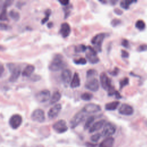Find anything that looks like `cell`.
<instances>
[{
  "instance_id": "cell-47",
  "label": "cell",
  "mask_w": 147,
  "mask_h": 147,
  "mask_svg": "<svg viewBox=\"0 0 147 147\" xmlns=\"http://www.w3.org/2000/svg\"><path fill=\"white\" fill-rule=\"evenodd\" d=\"M5 49V48L1 45H0V51H3Z\"/></svg>"
},
{
  "instance_id": "cell-15",
  "label": "cell",
  "mask_w": 147,
  "mask_h": 147,
  "mask_svg": "<svg viewBox=\"0 0 147 147\" xmlns=\"http://www.w3.org/2000/svg\"><path fill=\"white\" fill-rule=\"evenodd\" d=\"M61 105L57 103L53 106L48 112V117L49 119H54L57 117L61 110Z\"/></svg>"
},
{
  "instance_id": "cell-24",
  "label": "cell",
  "mask_w": 147,
  "mask_h": 147,
  "mask_svg": "<svg viewBox=\"0 0 147 147\" xmlns=\"http://www.w3.org/2000/svg\"><path fill=\"white\" fill-rule=\"evenodd\" d=\"M137 2L136 1H129V0H125V1H121L120 2V6L124 9H128L130 6V5L133 3Z\"/></svg>"
},
{
  "instance_id": "cell-6",
  "label": "cell",
  "mask_w": 147,
  "mask_h": 147,
  "mask_svg": "<svg viewBox=\"0 0 147 147\" xmlns=\"http://www.w3.org/2000/svg\"><path fill=\"white\" fill-rule=\"evenodd\" d=\"M88 51L86 53V56L88 59V61L91 64H96L99 61V59L97 56L96 51L92 47L88 46L87 47Z\"/></svg>"
},
{
  "instance_id": "cell-45",
  "label": "cell",
  "mask_w": 147,
  "mask_h": 147,
  "mask_svg": "<svg viewBox=\"0 0 147 147\" xmlns=\"http://www.w3.org/2000/svg\"><path fill=\"white\" fill-rule=\"evenodd\" d=\"M114 12L117 14H118V15H121L122 14V11H121L120 9H114Z\"/></svg>"
},
{
  "instance_id": "cell-31",
  "label": "cell",
  "mask_w": 147,
  "mask_h": 147,
  "mask_svg": "<svg viewBox=\"0 0 147 147\" xmlns=\"http://www.w3.org/2000/svg\"><path fill=\"white\" fill-rule=\"evenodd\" d=\"M9 16L11 18H12L13 20H14L16 21L18 20L20 18L19 13L14 10H12L9 12Z\"/></svg>"
},
{
  "instance_id": "cell-4",
  "label": "cell",
  "mask_w": 147,
  "mask_h": 147,
  "mask_svg": "<svg viewBox=\"0 0 147 147\" xmlns=\"http://www.w3.org/2000/svg\"><path fill=\"white\" fill-rule=\"evenodd\" d=\"M85 114H86L84 113L82 110L79 111L76 114H75V115L70 120V122H69L70 127L72 129H74L78 125H79V124L84 120L86 117Z\"/></svg>"
},
{
  "instance_id": "cell-28",
  "label": "cell",
  "mask_w": 147,
  "mask_h": 147,
  "mask_svg": "<svg viewBox=\"0 0 147 147\" xmlns=\"http://www.w3.org/2000/svg\"><path fill=\"white\" fill-rule=\"evenodd\" d=\"M87 49V47L83 44H80L78 45H76L75 47V51L76 53H80V52H84L86 51Z\"/></svg>"
},
{
  "instance_id": "cell-23",
  "label": "cell",
  "mask_w": 147,
  "mask_h": 147,
  "mask_svg": "<svg viewBox=\"0 0 147 147\" xmlns=\"http://www.w3.org/2000/svg\"><path fill=\"white\" fill-rule=\"evenodd\" d=\"M61 95L59 91H55L50 98V104H55L61 99Z\"/></svg>"
},
{
  "instance_id": "cell-3",
  "label": "cell",
  "mask_w": 147,
  "mask_h": 147,
  "mask_svg": "<svg viewBox=\"0 0 147 147\" xmlns=\"http://www.w3.org/2000/svg\"><path fill=\"white\" fill-rule=\"evenodd\" d=\"M106 34L104 33H100L94 36L91 39V43L94 45L97 51L100 52L102 50V44Z\"/></svg>"
},
{
  "instance_id": "cell-30",
  "label": "cell",
  "mask_w": 147,
  "mask_h": 147,
  "mask_svg": "<svg viewBox=\"0 0 147 147\" xmlns=\"http://www.w3.org/2000/svg\"><path fill=\"white\" fill-rule=\"evenodd\" d=\"M92 97H93V95L90 92L83 93L80 96L81 99L85 101L90 100L92 98Z\"/></svg>"
},
{
  "instance_id": "cell-8",
  "label": "cell",
  "mask_w": 147,
  "mask_h": 147,
  "mask_svg": "<svg viewBox=\"0 0 147 147\" xmlns=\"http://www.w3.org/2000/svg\"><path fill=\"white\" fill-rule=\"evenodd\" d=\"M99 79L101 86L102 88L104 89L105 90L108 91L109 89L113 86L111 85V79L107 76V74L105 72H101L99 76Z\"/></svg>"
},
{
  "instance_id": "cell-34",
  "label": "cell",
  "mask_w": 147,
  "mask_h": 147,
  "mask_svg": "<svg viewBox=\"0 0 147 147\" xmlns=\"http://www.w3.org/2000/svg\"><path fill=\"white\" fill-rule=\"evenodd\" d=\"M74 62L76 64L84 65L87 63V60H86V59H85L84 57H80L78 59H75L74 60Z\"/></svg>"
},
{
  "instance_id": "cell-44",
  "label": "cell",
  "mask_w": 147,
  "mask_h": 147,
  "mask_svg": "<svg viewBox=\"0 0 147 147\" xmlns=\"http://www.w3.org/2000/svg\"><path fill=\"white\" fill-rule=\"evenodd\" d=\"M114 95L115 96V98H116L117 99H121V98H122V96H121L120 93H119L118 91H116V92H115Z\"/></svg>"
},
{
  "instance_id": "cell-19",
  "label": "cell",
  "mask_w": 147,
  "mask_h": 147,
  "mask_svg": "<svg viewBox=\"0 0 147 147\" xmlns=\"http://www.w3.org/2000/svg\"><path fill=\"white\" fill-rule=\"evenodd\" d=\"M80 86V79L78 72H75L70 83V86L72 88L79 87Z\"/></svg>"
},
{
  "instance_id": "cell-42",
  "label": "cell",
  "mask_w": 147,
  "mask_h": 147,
  "mask_svg": "<svg viewBox=\"0 0 147 147\" xmlns=\"http://www.w3.org/2000/svg\"><path fill=\"white\" fill-rule=\"evenodd\" d=\"M59 2L62 5L64 6H67L69 3V1L68 0H64V1H59Z\"/></svg>"
},
{
  "instance_id": "cell-1",
  "label": "cell",
  "mask_w": 147,
  "mask_h": 147,
  "mask_svg": "<svg viewBox=\"0 0 147 147\" xmlns=\"http://www.w3.org/2000/svg\"><path fill=\"white\" fill-rule=\"evenodd\" d=\"M66 66L63 56L61 55H56L53 57L49 65V69L52 71H58L63 69Z\"/></svg>"
},
{
  "instance_id": "cell-46",
  "label": "cell",
  "mask_w": 147,
  "mask_h": 147,
  "mask_svg": "<svg viewBox=\"0 0 147 147\" xmlns=\"http://www.w3.org/2000/svg\"><path fill=\"white\" fill-rule=\"evenodd\" d=\"M52 25H53L52 22H49V23L48 24V26L49 28H51V27L52 26Z\"/></svg>"
},
{
  "instance_id": "cell-35",
  "label": "cell",
  "mask_w": 147,
  "mask_h": 147,
  "mask_svg": "<svg viewBox=\"0 0 147 147\" xmlns=\"http://www.w3.org/2000/svg\"><path fill=\"white\" fill-rule=\"evenodd\" d=\"M100 137H101V134L100 133H96V134L92 135L90 139L92 142H97L100 138Z\"/></svg>"
},
{
  "instance_id": "cell-37",
  "label": "cell",
  "mask_w": 147,
  "mask_h": 147,
  "mask_svg": "<svg viewBox=\"0 0 147 147\" xmlns=\"http://www.w3.org/2000/svg\"><path fill=\"white\" fill-rule=\"evenodd\" d=\"M137 51L138 52H143L147 51V44H142L138 47Z\"/></svg>"
},
{
  "instance_id": "cell-18",
  "label": "cell",
  "mask_w": 147,
  "mask_h": 147,
  "mask_svg": "<svg viewBox=\"0 0 147 147\" xmlns=\"http://www.w3.org/2000/svg\"><path fill=\"white\" fill-rule=\"evenodd\" d=\"M106 123V120L105 119H101L100 121H98L96 122H95L89 129V133H93L97 130H100L105 124Z\"/></svg>"
},
{
  "instance_id": "cell-40",
  "label": "cell",
  "mask_w": 147,
  "mask_h": 147,
  "mask_svg": "<svg viewBox=\"0 0 147 147\" xmlns=\"http://www.w3.org/2000/svg\"><path fill=\"white\" fill-rule=\"evenodd\" d=\"M121 56L123 58H126L129 56V53L128 52H127L125 50L122 49L121 50Z\"/></svg>"
},
{
  "instance_id": "cell-20",
  "label": "cell",
  "mask_w": 147,
  "mask_h": 147,
  "mask_svg": "<svg viewBox=\"0 0 147 147\" xmlns=\"http://www.w3.org/2000/svg\"><path fill=\"white\" fill-rule=\"evenodd\" d=\"M114 143V138L112 137H107L99 144V147H113Z\"/></svg>"
},
{
  "instance_id": "cell-21",
  "label": "cell",
  "mask_w": 147,
  "mask_h": 147,
  "mask_svg": "<svg viewBox=\"0 0 147 147\" xmlns=\"http://www.w3.org/2000/svg\"><path fill=\"white\" fill-rule=\"evenodd\" d=\"M35 67L33 65L29 64L27 65L24 70L22 72V75L24 77H29L30 76L34 71Z\"/></svg>"
},
{
  "instance_id": "cell-5",
  "label": "cell",
  "mask_w": 147,
  "mask_h": 147,
  "mask_svg": "<svg viewBox=\"0 0 147 147\" xmlns=\"http://www.w3.org/2000/svg\"><path fill=\"white\" fill-rule=\"evenodd\" d=\"M85 87L91 91H97L99 88V83L96 77L87 79Z\"/></svg>"
},
{
  "instance_id": "cell-9",
  "label": "cell",
  "mask_w": 147,
  "mask_h": 147,
  "mask_svg": "<svg viewBox=\"0 0 147 147\" xmlns=\"http://www.w3.org/2000/svg\"><path fill=\"white\" fill-rule=\"evenodd\" d=\"M53 130L58 133H63L67 131L68 127L66 122L63 119H60L56 121L52 126Z\"/></svg>"
},
{
  "instance_id": "cell-29",
  "label": "cell",
  "mask_w": 147,
  "mask_h": 147,
  "mask_svg": "<svg viewBox=\"0 0 147 147\" xmlns=\"http://www.w3.org/2000/svg\"><path fill=\"white\" fill-rule=\"evenodd\" d=\"M97 71L94 69H90L88 70L86 72V78L87 79L88 78H94L96 77L97 76Z\"/></svg>"
},
{
  "instance_id": "cell-13",
  "label": "cell",
  "mask_w": 147,
  "mask_h": 147,
  "mask_svg": "<svg viewBox=\"0 0 147 147\" xmlns=\"http://www.w3.org/2000/svg\"><path fill=\"white\" fill-rule=\"evenodd\" d=\"M36 98L40 103L46 102L51 98V92L48 90H42L36 94Z\"/></svg>"
},
{
  "instance_id": "cell-26",
  "label": "cell",
  "mask_w": 147,
  "mask_h": 147,
  "mask_svg": "<svg viewBox=\"0 0 147 147\" xmlns=\"http://www.w3.org/2000/svg\"><path fill=\"white\" fill-rule=\"evenodd\" d=\"M94 120H95V117L94 116L89 117L87 119V120H86V121L85 122V124H84V129H87L90 128L91 127V124L94 121Z\"/></svg>"
},
{
  "instance_id": "cell-27",
  "label": "cell",
  "mask_w": 147,
  "mask_h": 147,
  "mask_svg": "<svg viewBox=\"0 0 147 147\" xmlns=\"http://www.w3.org/2000/svg\"><path fill=\"white\" fill-rule=\"evenodd\" d=\"M135 26L138 29L142 30L145 28V23L142 20H138L136 21Z\"/></svg>"
},
{
  "instance_id": "cell-12",
  "label": "cell",
  "mask_w": 147,
  "mask_h": 147,
  "mask_svg": "<svg viewBox=\"0 0 147 147\" xmlns=\"http://www.w3.org/2000/svg\"><path fill=\"white\" fill-rule=\"evenodd\" d=\"M116 131V127L114 125L110 122H107L103 126V129L102 131V135L103 136L110 137L113 135Z\"/></svg>"
},
{
  "instance_id": "cell-25",
  "label": "cell",
  "mask_w": 147,
  "mask_h": 147,
  "mask_svg": "<svg viewBox=\"0 0 147 147\" xmlns=\"http://www.w3.org/2000/svg\"><path fill=\"white\" fill-rule=\"evenodd\" d=\"M7 20H8V17H7V10H6V6L5 5L3 7L2 11L0 13V21H7Z\"/></svg>"
},
{
  "instance_id": "cell-38",
  "label": "cell",
  "mask_w": 147,
  "mask_h": 147,
  "mask_svg": "<svg viewBox=\"0 0 147 147\" xmlns=\"http://www.w3.org/2000/svg\"><path fill=\"white\" fill-rule=\"evenodd\" d=\"M10 26L4 23H1L0 22V30H6L9 29Z\"/></svg>"
},
{
  "instance_id": "cell-17",
  "label": "cell",
  "mask_w": 147,
  "mask_h": 147,
  "mask_svg": "<svg viewBox=\"0 0 147 147\" xmlns=\"http://www.w3.org/2000/svg\"><path fill=\"white\" fill-rule=\"evenodd\" d=\"M71 30V26L67 22H63L61 24L60 33L63 37L65 38L69 36Z\"/></svg>"
},
{
  "instance_id": "cell-22",
  "label": "cell",
  "mask_w": 147,
  "mask_h": 147,
  "mask_svg": "<svg viewBox=\"0 0 147 147\" xmlns=\"http://www.w3.org/2000/svg\"><path fill=\"white\" fill-rule=\"evenodd\" d=\"M119 105V101H113L107 103L105 106V109L108 111H114L117 109Z\"/></svg>"
},
{
  "instance_id": "cell-11",
  "label": "cell",
  "mask_w": 147,
  "mask_h": 147,
  "mask_svg": "<svg viewBox=\"0 0 147 147\" xmlns=\"http://www.w3.org/2000/svg\"><path fill=\"white\" fill-rule=\"evenodd\" d=\"M22 122V118L20 114L13 115L9 119V125L11 128L16 129L18 128Z\"/></svg>"
},
{
  "instance_id": "cell-41",
  "label": "cell",
  "mask_w": 147,
  "mask_h": 147,
  "mask_svg": "<svg viewBox=\"0 0 147 147\" xmlns=\"http://www.w3.org/2000/svg\"><path fill=\"white\" fill-rule=\"evenodd\" d=\"M4 71H5V68H4V66L2 64H0V78H1L4 73Z\"/></svg>"
},
{
  "instance_id": "cell-16",
  "label": "cell",
  "mask_w": 147,
  "mask_h": 147,
  "mask_svg": "<svg viewBox=\"0 0 147 147\" xmlns=\"http://www.w3.org/2000/svg\"><path fill=\"white\" fill-rule=\"evenodd\" d=\"M61 80L65 86L71 83L72 79V72L69 69H64L61 74Z\"/></svg>"
},
{
  "instance_id": "cell-36",
  "label": "cell",
  "mask_w": 147,
  "mask_h": 147,
  "mask_svg": "<svg viewBox=\"0 0 147 147\" xmlns=\"http://www.w3.org/2000/svg\"><path fill=\"white\" fill-rule=\"evenodd\" d=\"M121 21L117 18H114L111 21V25L113 27L117 26L118 25L121 24Z\"/></svg>"
},
{
  "instance_id": "cell-7",
  "label": "cell",
  "mask_w": 147,
  "mask_h": 147,
  "mask_svg": "<svg viewBox=\"0 0 147 147\" xmlns=\"http://www.w3.org/2000/svg\"><path fill=\"white\" fill-rule=\"evenodd\" d=\"M81 110L85 114H93L100 111L101 107L98 104L90 103L86 105Z\"/></svg>"
},
{
  "instance_id": "cell-43",
  "label": "cell",
  "mask_w": 147,
  "mask_h": 147,
  "mask_svg": "<svg viewBox=\"0 0 147 147\" xmlns=\"http://www.w3.org/2000/svg\"><path fill=\"white\" fill-rule=\"evenodd\" d=\"M118 71H119V69L118 68H115L113 71H112L111 72H110V74L112 75H117L118 73Z\"/></svg>"
},
{
  "instance_id": "cell-33",
  "label": "cell",
  "mask_w": 147,
  "mask_h": 147,
  "mask_svg": "<svg viewBox=\"0 0 147 147\" xmlns=\"http://www.w3.org/2000/svg\"><path fill=\"white\" fill-rule=\"evenodd\" d=\"M51 14V10L49 9H48L45 10V16L44 17V18L41 21V23L42 24H44L46 22H47L49 20V17L50 16Z\"/></svg>"
},
{
  "instance_id": "cell-39",
  "label": "cell",
  "mask_w": 147,
  "mask_h": 147,
  "mask_svg": "<svg viewBox=\"0 0 147 147\" xmlns=\"http://www.w3.org/2000/svg\"><path fill=\"white\" fill-rule=\"evenodd\" d=\"M121 44L122 45L123 47H124L125 48H129V46H130L129 42V41H128L127 40H126V39H123V40H122Z\"/></svg>"
},
{
  "instance_id": "cell-32",
  "label": "cell",
  "mask_w": 147,
  "mask_h": 147,
  "mask_svg": "<svg viewBox=\"0 0 147 147\" xmlns=\"http://www.w3.org/2000/svg\"><path fill=\"white\" fill-rule=\"evenodd\" d=\"M129 83V79L128 78H124L119 82V89L122 90L125 86L127 85Z\"/></svg>"
},
{
  "instance_id": "cell-2",
  "label": "cell",
  "mask_w": 147,
  "mask_h": 147,
  "mask_svg": "<svg viewBox=\"0 0 147 147\" xmlns=\"http://www.w3.org/2000/svg\"><path fill=\"white\" fill-rule=\"evenodd\" d=\"M7 66L11 72V75L9 78V81L11 82H16L21 74V69L20 67L17 66L13 63L7 64Z\"/></svg>"
},
{
  "instance_id": "cell-10",
  "label": "cell",
  "mask_w": 147,
  "mask_h": 147,
  "mask_svg": "<svg viewBox=\"0 0 147 147\" xmlns=\"http://www.w3.org/2000/svg\"><path fill=\"white\" fill-rule=\"evenodd\" d=\"M31 118L35 122L40 123L43 122L45 119L44 111L40 109L34 110L31 115Z\"/></svg>"
},
{
  "instance_id": "cell-14",
  "label": "cell",
  "mask_w": 147,
  "mask_h": 147,
  "mask_svg": "<svg viewBox=\"0 0 147 147\" xmlns=\"http://www.w3.org/2000/svg\"><path fill=\"white\" fill-rule=\"evenodd\" d=\"M118 113L123 115H131L134 113V109L129 104L123 103L119 107Z\"/></svg>"
}]
</instances>
